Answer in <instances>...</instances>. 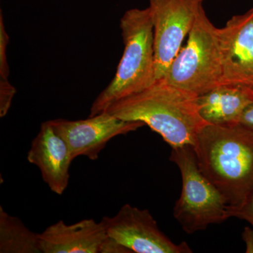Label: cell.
<instances>
[{
    "label": "cell",
    "mask_w": 253,
    "mask_h": 253,
    "mask_svg": "<svg viewBox=\"0 0 253 253\" xmlns=\"http://www.w3.org/2000/svg\"><path fill=\"white\" fill-rule=\"evenodd\" d=\"M197 96L161 79L106 111L124 121L144 123L172 148L194 146L208 125L199 112Z\"/></svg>",
    "instance_id": "cell-1"
},
{
    "label": "cell",
    "mask_w": 253,
    "mask_h": 253,
    "mask_svg": "<svg viewBox=\"0 0 253 253\" xmlns=\"http://www.w3.org/2000/svg\"><path fill=\"white\" fill-rule=\"evenodd\" d=\"M193 147L201 172L228 206H240L253 194V129L208 124Z\"/></svg>",
    "instance_id": "cell-2"
},
{
    "label": "cell",
    "mask_w": 253,
    "mask_h": 253,
    "mask_svg": "<svg viewBox=\"0 0 253 253\" xmlns=\"http://www.w3.org/2000/svg\"><path fill=\"white\" fill-rule=\"evenodd\" d=\"M120 26L125 45L122 58L114 78L92 103L89 116L106 111L156 81L154 28L149 8L128 10Z\"/></svg>",
    "instance_id": "cell-3"
},
{
    "label": "cell",
    "mask_w": 253,
    "mask_h": 253,
    "mask_svg": "<svg viewBox=\"0 0 253 253\" xmlns=\"http://www.w3.org/2000/svg\"><path fill=\"white\" fill-rule=\"evenodd\" d=\"M163 78L169 84L199 96L221 84L222 68L218 28L201 10Z\"/></svg>",
    "instance_id": "cell-4"
},
{
    "label": "cell",
    "mask_w": 253,
    "mask_h": 253,
    "mask_svg": "<svg viewBox=\"0 0 253 253\" xmlns=\"http://www.w3.org/2000/svg\"><path fill=\"white\" fill-rule=\"evenodd\" d=\"M169 160L177 166L182 180L173 215L183 230L194 234L229 219L226 199L201 172L194 147L185 145L172 148Z\"/></svg>",
    "instance_id": "cell-5"
},
{
    "label": "cell",
    "mask_w": 253,
    "mask_h": 253,
    "mask_svg": "<svg viewBox=\"0 0 253 253\" xmlns=\"http://www.w3.org/2000/svg\"><path fill=\"white\" fill-rule=\"evenodd\" d=\"M156 81L163 79L203 7L204 0H149Z\"/></svg>",
    "instance_id": "cell-6"
},
{
    "label": "cell",
    "mask_w": 253,
    "mask_h": 253,
    "mask_svg": "<svg viewBox=\"0 0 253 253\" xmlns=\"http://www.w3.org/2000/svg\"><path fill=\"white\" fill-rule=\"evenodd\" d=\"M108 236L131 253H192L186 242L173 243L158 227L148 210L126 204L116 215L101 219Z\"/></svg>",
    "instance_id": "cell-7"
},
{
    "label": "cell",
    "mask_w": 253,
    "mask_h": 253,
    "mask_svg": "<svg viewBox=\"0 0 253 253\" xmlns=\"http://www.w3.org/2000/svg\"><path fill=\"white\" fill-rule=\"evenodd\" d=\"M54 131L66 141L71 157L84 156L96 161L110 140L119 135L137 130L144 126L139 121L120 119L108 111L89 116L87 119L49 121Z\"/></svg>",
    "instance_id": "cell-8"
},
{
    "label": "cell",
    "mask_w": 253,
    "mask_h": 253,
    "mask_svg": "<svg viewBox=\"0 0 253 253\" xmlns=\"http://www.w3.org/2000/svg\"><path fill=\"white\" fill-rule=\"evenodd\" d=\"M221 56V84L253 87V8L233 16L218 28Z\"/></svg>",
    "instance_id": "cell-9"
},
{
    "label": "cell",
    "mask_w": 253,
    "mask_h": 253,
    "mask_svg": "<svg viewBox=\"0 0 253 253\" xmlns=\"http://www.w3.org/2000/svg\"><path fill=\"white\" fill-rule=\"evenodd\" d=\"M28 162L41 171L42 178L52 192L62 195L67 189L73 159L66 141L49 122L41 125L28 151Z\"/></svg>",
    "instance_id": "cell-10"
},
{
    "label": "cell",
    "mask_w": 253,
    "mask_h": 253,
    "mask_svg": "<svg viewBox=\"0 0 253 253\" xmlns=\"http://www.w3.org/2000/svg\"><path fill=\"white\" fill-rule=\"evenodd\" d=\"M38 235L42 253H101L108 236L104 223L93 219L71 225L59 220Z\"/></svg>",
    "instance_id": "cell-11"
},
{
    "label": "cell",
    "mask_w": 253,
    "mask_h": 253,
    "mask_svg": "<svg viewBox=\"0 0 253 253\" xmlns=\"http://www.w3.org/2000/svg\"><path fill=\"white\" fill-rule=\"evenodd\" d=\"M253 103V87L243 84H219L197 96L200 115L214 126L239 124L245 110Z\"/></svg>",
    "instance_id": "cell-12"
},
{
    "label": "cell",
    "mask_w": 253,
    "mask_h": 253,
    "mask_svg": "<svg viewBox=\"0 0 253 253\" xmlns=\"http://www.w3.org/2000/svg\"><path fill=\"white\" fill-rule=\"evenodd\" d=\"M0 253H42L39 235L0 206Z\"/></svg>",
    "instance_id": "cell-13"
},
{
    "label": "cell",
    "mask_w": 253,
    "mask_h": 253,
    "mask_svg": "<svg viewBox=\"0 0 253 253\" xmlns=\"http://www.w3.org/2000/svg\"><path fill=\"white\" fill-rule=\"evenodd\" d=\"M9 37L5 29L2 14H0V82L9 81V66L7 61L8 44Z\"/></svg>",
    "instance_id": "cell-14"
},
{
    "label": "cell",
    "mask_w": 253,
    "mask_h": 253,
    "mask_svg": "<svg viewBox=\"0 0 253 253\" xmlns=\"http://www.w3.org/2000/svg\"><path fill=\"white\" fill-rule=\"evenodd\" d=\"M228 214L229 218L236 217L249 221L253 227V194L240 206H228Z\"/></svg>",
    "instance_id": "cell-15"
},
{
    "label": "cell",
    "mask_w": 253,
    "mask_h": 253,
    "mask_svg": "<svg viewBox=\"0 0 253 253\" xmlns=\"http://www.w3.org/2000/svg\"><path fill=\"white\" fill-rule=\"evenodd\" d=\"M16 90L9 81L0 82V117L7 114Z\"/></svg>",
    "instance_id": "cell-16"
},
{
    "label": "cell",
    "mask_w": 253,
    "mask_h": 253,
    "mask_svg": "<svg viewBox=\"0 0 253 253\" xmlns=\"http://www.w3.org/2000/svg\"><path fill=\"white\" fill-rule=\"evenodd\" d=\"M101 253H131L130 251L117 241L107 236L103 244Z\"/></svg>",
    "instance_id": "cell-17"
},
{
    "label": "cell",
    "mask_w": 253,
    "mask_h": 253,
    "mask_svg": "<svg viewBox=\"0 0 253 253\" xmlns=\"http://www.w3.org/2000/svg\"><path fill=\"white\" fill-rule=\"evenodd\" d=\"M240 124L253 129V103L249 105L240 119Z\"/></svg>",
    "instance_id": "cell-18"
},
{
    "label": "cell",
    "mask_w": 253,
    "mask_h": 253,
    "mask_svg": "<svg viewBox=\"0 0 253 253\" xmlns=\"http://www.w3.org/2000/svg\"><path fill=\"white\" fill-rule=\"evenodd\" d=\"M242 239L246 244V253H253V230L249 226L244 228Z\"/></svg>",
    "instance_id": "cell-19"
}]
</instances>
